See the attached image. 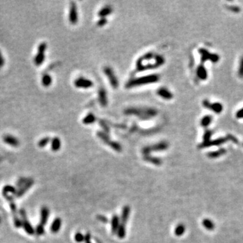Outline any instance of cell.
<instances>
[{"label": "cell", "mask_w": 243, "mask_h": 243, "mask_svg": "<svg viewBox=\"0 0 243 243\" xmlns=\"http://www.w3.org/2000/svg\"><path fill=\"white\" fill-rule=\"evenodd\" d=\"M165 62V58L162 55L148 53L137 60L136 69L138 71H145L149 69L158 68L163 66Z\"/></svg>", "instance_id": "cell-1"}, {"label": "cell", "mask_w": 243, "mask_h": 243, "mask_svg": "<svg viewBox=\"0 0 243 243\" xmlns=\"http://www.w3.org/2000/svg\"><path fill=\"white\" fill-rule=\"evenodd\" d=\"M160 80V76L158 74H150L145 76H141L134 79L129 80L126 84V87L128 89H132L134 87H138V86L149 85L158 82Z\"/></svg>", "instance_id": "cell-2"}, {"label": "cell", "mask_w": 243, "mask_h": 243, "mask_svg": "<svg viewBox=\"0 0 243 243\" xmlns=\"http://www.w3.org/2000/svg\"><path fill=\"white\" fill-rule=\"evenodd\" d=\"M199 53L201 56V62L203 64V63L207 61H210L212 63H217L220 60V57L217 54H212L210 53L207 49L201 48L199 49Z\"/></svg>", "instance_id": "cell-3"}, {"label": "cell", "mask_w": 243, "mask_h": 243, "mask_svg": "<svg viewBox=\"0 0 243 243\" xmlns=\"http://www.w3.org/2000/svg\"><path fill=\"white\" fill-rule=\"evenodd\" d=\"M127 114L134 115L136 116H140V118H152L156 116L157 111L154 109H142L140 111V109H130L126 111Z\"/></svg>", "instance_id": "cell-4"}, {"label": "cell", "mask_w": 243, "mask_h": 243, "mask_svg": "<svg viewBox=\"0 0 243 243\" xmlns=\"http://www.w3.org/2000/svg\"><path fill=\"white\" fill-rule=\"evenodd\" d=\"M203 105L205 108L212 111L216 114H220L224 110V105L220 102H211L208 99H205L203 101Z\"/></svg>", "instance_id": "cell-5"}, {"label": "cell", "mask_w": 243, "mask_h": 243, "mask_svg": "<svg viewBox=\"0 0 243 243\" xmlns=\"http://www.w3.org/2000/svg\"><path fill=\"white\" fill-rule=\"evenodd\" d=\"M74 85L78 89H88L93 87V83L92 80L83 76H80L74 81Z\"/></svg>", "instance_id": "cell-6"}, {"label": "cell", "mask_w": 243, "mask_h": 243, "mask_svg": "<svg viewBox=\"0 0 243 243\" xmlns=\"http://www.w3.org/2000/svg\"><path fill=\"white\" fill-rule=\"evenodd\" d=\"M168 143L166 142H161L158 144L151 146V147H146L142 149V153L145 155H147L149 153H150L151 151H164L168 149Z\"/></svg>", "instance_id": "cell-7"}, {"label": "cell", "mask_w": 243, "mask_h": 243, "mask_svg": "<svg viewBox=\"0 0 243 243\" xmlns=\"http://www.w3.org/2000/svg\"><path fill=\"white\" fill-rule=\"evenodd\" d=\"M20 212H21L22 220H23L22 224H23L25 231L26 232V233L28 234H30V235L33 234L34 233V230L33 229V228L32 227V226L30 225V223L28 222V220H27L25 211L24 209H21Z\"/></svg>", "instance_id": "cell-8"}, {"label": "cell", "mask_w": 243, "mask_h": 243, "mask_svg": "<svg viewBox=\"0 0 243 243\" xmlns=\"http://www.w3.org/2000/svg\"><path fill=\"white\" fill-rule=\"evenodd\" d=\"M68 18L70 23L74 25L78 23V9L76 7V5L74 3H72L70 7V10H69V14Z\"/></svg>", "instance_id": "cell-9"}, {"label": "cell", "mask_w": 243, "mask_h": 243, "mask_svg": "<svg viewBox=\"0 0 243 243\" xmlns=\"http://www.w3.org/2000/svg\"><path fill=\"white\" fill-rule=\"evenodd\" d=\"M104 72H105V74L106 75L107 78H109V83L112 86L113 88H117L118 85V81L116 74L113 72V70L109 67H106L104 69Z\"/></svg>", "instance_id": "cell-10"}, {"label": "cell", "mask_w": 243, "mask_h": 243, "mask_svg": "<svg viewBox=\"0 0 243 243\" xmlns=\"http://www.w3.org/2000/svg\"><path fill=\"white\" fill-rule=\"evenodd\" d=\"M157 94L161 98L165 100H171L173 97V93L166 87H162V88L159 89L157 91Z\"/></svg>", "instance_id": "cell-11"}, {"label": "cell", "mask_w": 243, "mask_h": 243, "mask_svg": "<svg viewBox=\"0 0 243 243\" xmlns=\"http://www.w3.org/2000/svg\"><path fill=\"white\" fill-rule=\"evenodd\" d=\"M196 74L197 77L201 80H205L208 78V72L207 68L205 66L201 64L197 67L196 70Z\"/></svg>", "instance_id": "cell-12"}, {"label": "cell", "mask_w": 243, "mask_h": 243, "mask_svg": "<svg viewBox=\"0 0 243 243\" xmlns=\"http://www.w3.org/2000/svg\"><path fill=\"white\" fill-rule=\"evenodd\" d=\"M3 141H4L5 143L8 144V145L11 146H13V147H18L20 144L19 140H18V138L12 136V135H5V136H3Z\"/></svg>", "instance_id": "cell-13"}, {"label": "cell", "mask_w": 243, "mask_h": 243, "mask_svg": "<svg viewBox=\"0 0 243 243\" xmlns=\"http://www.w3.org/2000/svg\"><path fill=\"white\" fill-rule=\"evenodd\" d=\"M111 231H112V233L113 234L117 233V231H118V228H119V226L120 225L119 217L116 215H114V216L112 217V219H111Z\"/></svg>", "instance_id": "cell-14"}, {"label": "cell", "mask_w": 243, "mask_h": 243, "mask_svg": "<svg viewBox=\"0 0 243 243\" xmlns=\"http://www.w3.org/2000/svg\"><path fill=\"white\" fill-rule=\"evenodd\" d=\"M49 211L48 209V208L46 207H43L41 209V225L44 226L46 224V223L47 222V220H48V217H49Z\"/></svg>", "instance_id": "cell-15"}, {"label": "cell", "mask_w": 243, "mask_h": 243, "mask_svg": "<svg viewBox=\"0 0 243 243\" xmlns=\"http://www.w3.org/2000/svg\"><path fill=\"white\" fill-rule=\"evenodd\" d=\"M62 226V220L61 219L58 217L56 218L53 222L52 226H51V230L53 233H57L60 230Z\"/></svg>", "instance_id": "cell-16"}, {"label": "cell", "mask_w": 243, "mask_h": 243, "mask_svg": "<svg viewBox=\"0 0 243 243\" xmlns=\"http://www.w3.org/2000/svg\"><path fill=\"white\" fill-rule=\"evenodd\" d=\"M130 213V207H128V206H125V207H124L122 212L121 220L122 224H124V225H125L126 223L127 222Z\"/></svg>", "instance_id": "cell-17"}, {"label": "cell", "mask_w": 243, "mask_h": 243, "mask_svg": "<svg viewBox=\"0 0 243 243\" xmlns=\"http://www.w3.org/2000/svg\"><path fill=\"white\" fill-rule=\"evenodd\" d=\"M212 121L213 117L210 116V115H206V116H204L201 118L200 123L201 125L203 127L207 128L209 126L210 124L212 123Z\"/></svg>", "instance_id": "cell-18"}, {"label": "cell", "mask_w": 243, "mask_h": 243, "mask_svg": "<svg viewBox=\"0 0 243 243\" xmlns=\"http://www.w3.org/2000/svg\"><path fill=\"white\" fill-rule=\"evenodd\" d=\"M45 58V53L38 52L37 54H36L35 56V57H34V64H35V65L37 66H41L42 64L44 62Z\"/></svg>", "instance_id": "cell-19"}, {"label": "cell", "mask_w": 243, "mask_h": 243, "mask_svg": "<svg viewBox=\"0 0 243 243\" xmlns=\"http://www.w3.org/2000/svg\"><path fill=\"white\" fill-rule=\"evenodd\" d=\"M32 184H33V180H31V179H29L28 181L25 184H24L23 187H22L21 189V190H20V191L18 192L17 197H19L22 196V195H23L24 193H25V192H26V191H28V189L32 185Z\"/></svg>", "instance_id": "cell-20"}, {"label": "cell", "mask_w": 243, "mask_h": 243, "mask_svg": "<svg viewBox=\"0 0 243 243\" xmlns=\"http://www.w3.org/2000/svg\"><path fill=\"white\" fill-rule=\"evenodd\" d=\"M41 83L44 87H47L49 86H50L52 83V78L49 74H45L44 75H43L41 78Z\"/></svg>", "instance_id": "cell-21"}, {"label": "cell", "mask_w": 243, "mask_h": 243, "mask_svg": "<svg viewBox=\"0 0 243 243\" xmlns=\"http://www.w3.org/2000/svg\"><path fill=\"white\" fill-rule=\"evenodd\" d=\"M144 160L148 162H150V163L157 166H160L162 163V160H161L160 159L154 158V157H151L149 156V155H145V156L144 157Z\"/></svg>", "instance_id": "cell-22"}, {"label": "cell", "mask_w": 243, "mask_h": 243, "mask_svg": "<svg viewBox=\"0 0 243 243\" xmlns=\"http://www.w3.org/2000/svg\"><path fill=\"white\" fill-rule=\"evenodd\" d=\"M61 147V140L58 137H55L52 140V149L54 151H57Z\"/></svg>", "instance_id": "cell-23"}, {"label": "cell", "mask_w": 243, "mask_h": 243, "mask_svg": "<svg viewBox=\"0 0 243 243\" xmlns=\"http://www.w3.org/2000/svg\"><path fill=\"white\" fill-rule=\"evenodd\" d=\"M111 12H112V10H111V8L109 6H106V7H104V8H102L101 10H99V12L98 15L100 16V17H105V16H108L110 14Z\"/></svg>", "instance_id": "cell-24"}, {"label": "cell", "mask_w": 243, "mask_h": 243, "mask_svg": "<svg viewBox=\"0 0 243 243\" xmlns=\"http://www.w3.org/2000/svg\"><path fill=\"white\" fill-rule=\"evenodd\" d=\"M225 153H226L225 149H221L216 151H213V152L209 153V154H208V156L211 158H218V157H220V155H224Z\"/></svg>", "instance_id": "cell-25"}, {"label": "cell", "mask_w": 243, "mask_h": 243, "mask_svg": "<svg viewBox=\"0 0 243 243\" xmlns=\"http://www.w3.org/2000/svg\"><path fill=\"white\" fill-rule=\"evenodd\" d=\"M117 234L120 238H124L126 236V227L125 225L123 224H120L118 228V231H117Z\"/></svg>", "instance_id": "cell-26"}, {"label": "cell", "mask_w": 243, "mask_h": 243, "mask_svg": "<svg viewBox=\"0 0 243 243\" xmlns=\"http://www.w3.org/2000/svg\"><path fill=\"white\" fill-rule=\"evenodd\" d=\"M185 232V226L183 224H179L175 229V234L176 236H181Z\"/></svg>", "instance_id": "cell-27"}, {"label": "cell", "mask_w": 243, "mask_h": 243, "mask_svg": "<svg viewBox=\"0 0 243 243\" xmlns=\"http://www.w3.org/2000/svg\"><path fill=\"white\" fill-rule=\"evenodd\" d=\"M203 224L205 227L208 230H213V228H214V224H213V223L211 222V220H207V219L203 220Z\"/></svg>", "instance_id": "cell-28"}, {"label": "cell", "mask_w": 243, "mask_h": 243, "mask_svg": "<svg viewBox=\"0 0 243 243\" xmlns=\"http://www.w3.org/2000/svg\"><path fill=\"white\" fill-rule=\"evenodd\" d=\"M50 140L51 138H49V137H45V138H41L39 141V142H38V145H39V147H44L49 143Z\"/></svg>", "instance_id": "cell-29"}, {"label": "cell", "mask_w": 243, "mask_h": 243, "mask_svg": "<svg viewBox=\"0 0 243 243\" xmlns=\"http://www.w3.org/2000/svg\"><path fill=\"white\" fill-rule=\"evenodd\" d=\"M238 76L239 78H243V56L240 58L238 68Z\"/></svg>", "instance_id": "cell-30"}, {"label": "cell", "mask_w": 243, "mask_h": 243, "mask_svg": "<svg viewBox=\"0 0 243 243\" xmlns=\"http://www.w3.org/2000/svg\"><path fill=\"white\" fill-rule=\"evenodd\" d=\"M109 146H110L112 149H114V150L118 151V152H120V151H122L121 146H120V144H118V142H109Z\"/></svg>", "instance_id": "cell-31"}, {"label": "cell", "mask_w": 243, "mask_h": 243, "mask_svg": "<svg viewBox=\"0 0 243 243\" xmlns=\"http://www.w3.org/2000/svg\"><path fill=\"white\" fill-rule=\"evenodd\" d=\"M95 121V117L93 115H89V116H86L83 119V122L85 124L93 123Z\"/></svg>", "instance_id": "cell-32"}, {"label": "cell", "mask_w": 243, "mask_h": 243, "mask_svg": "<svg viewBox=\"0 0 243 243\" xmlns=\"http://www.w3.org/2000/svg\"><path fill=\"white\" fill-rule=\"evenodd\" d=\"M15 193L16 189L11 186H6L3 188V193Z\"/></svg>", "instance_id": "cell-33"}, {"label": "cell", "mask_w": 243, "mask_h": 243, "mask_svg": "<svg viewBox=\"0 0 243 243\" xmlns=\"http://www.w3.org/2000/svg\"><path fill=\"white\" fill-rule=\"evenodd\" d=\"M211 134H212V132H211V131H206L203 136V143L210 141V138H211Z\"/></svg>", "instance_id": "cell-34"}, {"label": "cell", "mask_w": 243, "mask_h": 243, "mask_svg": "<svg viewBox=\"0 0 243 243\" xmlns=\"http://www.w3.org/2000/svg\"><path fill=\"white\" fill-rule=\"evenodd\" d=\"M44 231H45L44 230V226L40 224V225H39L37 226V227H36V233L37 235L40 236V235L43 234H44Z\"/></svg>", "instance_id": "cell-35"}, {"label": "cell", "mask_w": 243, "mask_h": 243, "mask_svg": "<svg viewBox=\"0 0 243 243\" xmlns=\"http://www.w3.org/2000/svg\"><path fill=\"white\" fill-rule=\"evenodd\" d=\"M74 239L77 242H81L85 240V236L82 234L81 233H76L75 236H74Z\"/></svg>", "instance_id": "cell-36"}, {"label": "cell", "mask_w": 243, "mask_h": 243, "mask_svg": "<svg viewBox=\"0 0 243 243\" xmlns=\"http://www.w3.org/2000/svg\"><path fill=\"white\" fill-rule=\"evenodd\" d=\"M47 49V44L46 43L43 42L41 43V44L39 45L38 47V52H41V53H45Z\"/></svg>", "instance_id": "cell-37"}, {"label": "cell", "mask_w": 243, "mask_h": 243, "mask_svg": "<svg viewBox=\"0 0 243 243\" xmlns=\"http://www.w3.org/2000/svg\"><path fill=\"white\" fill-rule=\"evenodd\" d=\"M236 118L238 119H243V107L236 112Z\"/></svg>", "instance_id": "cell-38"}, {"label": "cell", "mask_w": 243, "mask_h": 243, "mask_svg": "<svg viewBox=\"0 0 243 243\" xmlns=\"http://www.w3.org/2000/svg\"><path fill=\"white\" fill-rule=\"evenodd\" d=\"M97 220H99L101 222L105 223V224H106V223L108 222V220H107V218L105 216H104V215H97Z\"/></svg>", "instance_id": "cell-39"}, {"label": "cell", "mask_w": 243, "mask_h": 243, "mask_svg": "<svg viewBox=\"0 0 243 243\" xmlns=\"http://www.w3.org/2000/svg\"><path fill=\"white\" fill-rule=\"evenodd\" d=\"M106 23H107L106 19H105V18H102L99 20V22L97 23V24L99 25V26H104V25H105Z\"/></svg>", "instance_id": "cell-40"}, {"label": "cell", "mask_w": 243, "mask_h": 243, "mask_svg": "<svg viewBox=\"0 0 243 243\" xmlns=\"http://www.w3.org/2000/svg\"><path fill=\"white\" fill-rule=\"evenodd\" d=\"M4 64H5L4 58H3L2 54H1V52H0V68H1L3 66Z\"/></svg>", "instance_id": "cell-41"}, {"label": "cell", "mask_w": 243, "mask_h": 243, "mask_svg": "<svg viewBox=\"0 0 243 243\" xmlns=\"http://www.w3.org/2000/svg\"><path fill=\"white\" fill-rule=\"evenodd\" d=\"M85 243H91V235L89 233H87L85 236Z\"/></svg>", "instance_id": "cell-42"}]
</instances>
